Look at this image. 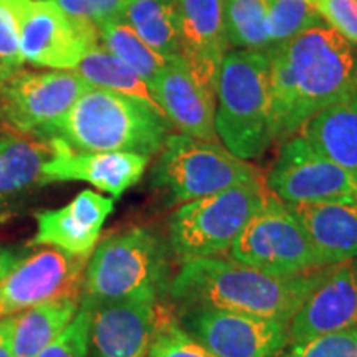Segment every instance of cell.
<instances>
[{
	"label": "cell",
	"mask_w": 357,
	"mask_h": 357,
	"mask_svg": "<svg viewBox=\"0 0 357 357\" xmlns=\"http://www.w3.org/2000/svg\"><path fill=\"white\" fill-rule=\"evenodd\" d=\"M266 55L275 141L284 142L319 111L357 95V53L326 22Z\"/></svg>",
	"instance_id": "1"
},
{
	"label": "cell",
	"mask_w": 357,
	"mask_h": 357,
	"mask_svg": "<svg viewBox=\"0 0 357 357\" xmlns=\"http://www.w3.org/2000/svg\"><path fill=\"white\" fill-rule=\"evenodd\" d=\"M328 268L294 276H275L222 257L182 261L169 296L177 307L211 306L289 323Z\"/></svg>",
	"instance_id": "2"
},
{
	"label": "cell",
	"mask_w": 357,
	"mask_h": 357,
	"mask_svg": "<svg viewBox=\"0 0 357 357\" xmlns=\"http://www.w3.org/2000/svg\"><path fill=\"white\" fill-rule=\"evenodd\" d=\"M171 129L167 118L142 101L93 86L35 136L60 139L84 153H134L151 159L160 153Z\"/></svg>",
	"instance_id": "3"
},
{
	"label": "cell",
	"mask_w": 357,
	"mask_h": 357,
	"mask_svg": "<svg viewBox=\"0 0 357 357\" xmlns=\"http://www.w3.org/2000/svg\"><path fill=\"white\" fill-rule=\"evenodd\" d=\"M171 248L147 227L109 235L86 263L82 298L93 305L141 300L164 303L171 288Z\"/></svg>",
	"instance_id": "4"
},
{
	"label": "cell",
	"mask_w": 357,
	"mask_h": 357,
	"mask_svg": "<svg viewBox=\"0 0 357 357\" xmlns=\"http://www.w3.org/2000/svg\"><path fill=\"white\" fill-rule=\"evenodd\" d=\"M215 131L236 158L258 159L275 142L266 52L234 50L223 58L217 82Z\"/></svg>",
	"instance_id": "5"
},
{
	"label": "cell",
	"mask_w": 357,
	"mask_h": 357,
	"mask_svg": "<svg viewBox=\"0 0 357 357\" xmlns=\"http://www.w3.org/2000/svg\"><path fill=\"white\" fill-rule=\"evenodd\" d=\"M270 197L266 181H257L182 204L169 218L171 253L182 263L230 252L236 236Z\"/></svg>",
	"instance_id": "6"
},
{
	"label": "cell",
	"mask_w": 357,
	"mask_h": 357,
	"mask_svg": "<svg viewBox=\"0 0 357 357\" xmlns=\"http://www.w3.org/2000/svg\"><path fill=\"white\" fill-rule=\"evenodd\" d=\"M263 181L258 169L220 142L171 134L151 171L149 184L169 204H187L247 182Z\"/></svg>",
	"instance_id": "7"
},
{
	"label": "cell",
	"mask_w": 357,
	"mask_h": 357,
	"mask_svg": "<svg viewBox=\"0 0 357 357\" xmlns=\"http://www.w3.org/2000/svg\"><path fill=\"white\" fill-rule=\"evenodd\" d=\"M230 258L275 276H294L328 266L300 220L273 194L236 236Z\"/></svg>",
	"instance_id": "8"
},
{
	"label": "cell",
	"mask_w": 357,
	"mask_h": 357,
	"mask_svg": "<svg viewBox=\"0 0 357 357\" xmlns=\"http://www.w3.org/2000/svg\"><path fill=\"white\" fill-rule=\"evenodd\" d=\"M177 323L217 357H276L289 341V323L211 306L178 307Z\"/></svg>",
	"instance_id": "9"
},
{
	"label": "cell",
	"mask_w": 357,
	"mask_h": 357,
	"mask_svg": "<svg viewBox=\"0 0 357 357\" xmlns=\"http://www.w3.org/2000/svg\"><path fill=\"white\" fill-rule=\"evenodd\" d=\"M266 187L284 204L357 200L356 178L316 151L301 134L283 142L268 172Z\"/></svg>",
	"instance_id": "10"
},
{
	"label": "cell",
	"mask_w": 357,
	"mask_h": 357,
	"mask_svg": "<svg viewBox=\"0 0 357 357\" xmlns=\"http://www.w3.org/2000/svg\"><path fill=\"white\" fill-rule=\"evenodd\" d=\"M89 88L77 71H17L0 86V123L35 134L68 113Z\"/></svg>",
	"instance_id": "11"
},
{
	"label": "cell",
	"mask_w": 357,
	"mask_h": 357,
	"mask_svg": "<svg viewBox=\"0 0 357 357\" xmlns=\"http://www.w3.org/2000/svg\"><path fill=\"white\" fill-rule=\"evenodd\" d=\"M100 43L95 25L71 19L50 0H30L20 25L24 61L53 70H77L84 55Z\"/></svg>",
	"instance_id": "12"
},
{
	"label": "cell",
	"mask_w": 357,
	"mask_h": 357,
	"mask_svg": "<svg viewBox=\"0 0 357 357\" xmlns=\"http://www.w3.org/2000/svg\"><path fill=\"white\" fill-rule=\"evenodd\" d=\"M88 260L58 248L40 250L17 263L0 284V298L10 314L60 298H82Z\"/></svg>",
	"instance_id": "13"
},
{
	"label": "cell",
	"mask_w": 357,
	"mask_h": 357,
	"mask_svg": "<svg viewBox=\"0 0 357 357\" xmlns=\"http://www.w3.org/2000/svg\"><path fill=\"white\" fill-rule=\"evenodd\" d=\"M162 305L141 300L91 303L88 357H147L166 312Z\"/></svg>",
	"instance_id": "14"
},
{
	"label": "cell",
	"mask_w": 357,
	"mask_h": 357,
	"mask_svg": "<svg viewBox=\"0 0 357 357\" xmlns=\"http://www.w3.org/2000/svg\"><path fill=\"white\" fill-rule=\"evenodd\" d=\"M181 56L192 78L215 98L218 71L229 50L223 0H176Z\"/></svg>",
	"instance_id": "15"
},
{
	"label": "cell",
	"mask_w": 357,
	"mask_h": 357,
	"mask_svg": "<svg viewBox=\"0 0 357 357\" xmlns=\"http://www.w3.org/2000/svg\"><path fill=\"white\" fill-rule=\"evenodd\" d=\"M52 155L43 164L45 182H88L119 199L144 176L149 158L134 153H84L60 139H48Z\"/></svg>",
	"instance_id": "16"
},
{
	"label": "cell",
	"mask_w": 357,
	"mask_h": 357,
	"mask_svg": "<svg viewBox=\"0 0 357 357\" xmlns=\"http://www.w3.org/2000/svg\"><path fill=\"white\" fill-rule=\"evenodd\" d=\"M357 328V258L328 268L289 321V341Z\"/></svg>",
	"instance_id": "17"
},
{
	"label": "cell",
	"mask_w": 357,
	"mask_h": 357,
	"mask_svg": "<svg viewBox=\"0 0 357 357\" xmlns=\"http://www.w3.org/2000/svg\"><path fill=\"white\" fill-rule=\"evenodd\" d=\"M114 208V199L83 190L55 211L35 213L37 231L32 245L53 247L78 257H91L100 240L102 225Z\"/></svg>",
	"instance_id": "18"
},
{
	"label": "cell",
	"mask_w": 357,
	"mask_h": 357,
	"mask_svg": "<svg viewBox=\"0 0 357 357\" xmlns=\"http://www.w3.org/2000/svg\"><path fill=\"white\" fill-rule=\"evenodd\" d=\"M164 114L185 136L220 142L215 131V98L192 78L181 56L171 58L153 84Z\"/></svg>",
	"instance_id": "19"
},
{
	"label": "cell",
	"mask_w": 357,
	"mask_h": 357,
	"mask_svg": "<svg viewBox=\"0 0 357 357\" xmlns=\"http://www.w3.org/2000/svg\"><path fill=\"white\" fill-rule=\"evenodd\" d=\"M300 220L326 265L357 258V200L356 202L287 204Z\"/></svg>",
	"instance_id": "20"
},
{
	"label": "cell",
	"mask_w": 357,
	"mask_h": 357,
	"mask_svg": "<svg viewBox=\"0 0 357 357\" xmlns=\"http://www.w3.org/2000/svg\"><path fill=\"white\" fill-rule=\"evenodd\" d=\"M50 146L22 137L0 136V218L12 215L40 187L47 185L43 164Z\"/></svg>",
	"instance_id": "21"
},
{
	"label": "cell",
	"mask_w": 357,
	"mask_h": 357,
	"mask_svg": "<svg viewBox=\"0 0 357 357\" xmlns=\"http://www.w3.org/2000/svg\"><path fill=\"white\" fill-rule=\"evenodd\" d=\"M301 136L357 181V95L312 116Z\"/></svg>",
	"instance_id": "22"
},
{
	"label": "cell",
	"mask_w": 357,
	"mask_h": 357,
	"mask_svg": "<svg viewBox=\"0 0 357 357\" xmlns=\"http://www.w3.org/2000/svg\"><path fill=\"white\" fill-rule=\"evenodd\" d=\"M79 303L82 298H60L17 314L12 331V357L42 354L75 319Z\"/></svg>",
	"instance_id": "23"
},
{
	"label": "cell",
	"mask_w": 357,
	"mask_h": 357,
	"mask_svg": "<svg viewBox=\"0 0 357 357\" xmlns=\"http://www.w3.org/2000/svg\"><path fill=\"white\" fill-rule=\"evenodd\" d=\"M119 19L126 22L159 55H181L176 0H128Z\"/></svg>",
	"instance_id": "24"
},
{
	"label": "cell",
	"mask_w": 357,
	"mask_h": 357,
	"mask_svg": "<svg viewBox=\"0 0 357 357\" xmlns=\"http://www.w3.org/2000/svg\"><path fill=\"white\" fill-rule=\"evenodd\" d=\"M75 71L83 79H86L91 86L131 96L134 100H139L149 106V108L158 111L164 118H167L158 100H155V95L149 84L132 68L123 63L119 58L111 55L100 43L89 48V52L79 61Z\"/></svg>",
	"instance_id": "25"
},
{
	"label": "cell",
	"mask_w": 357,
	"mask_h": 357,
	"mask_svg": "<svg viewBox=\"0 0 357 357\" xmlns=\"http://www.w3.org/2000/svg\"><path fill=\"white\" fill-rule=\"evenodd\" d=\"M100 45L111 55L136 71L153 89L158 75L169 63V58L159 55L142 40L126 22L113 19L105 22L100 29ZM154 93V91H153Z\"/></svg>",
	"instance_id": "26"
},
{
	"label": "cell",
	"mask_w": 357,
	"mask_h": 357,
	"mask_svg": "<svg viewBox=\"0 0 357 357\" xmlns=\"http://www.w3.org/2000/svg\"><path fill=\"white\" fill-rule=\"evenodd\" d=\"M268 7L270 0H223L230 45L242 50H270L273 45L266 29Z\"/></svg>",
	"instance_id": "27"
},
{
	"label": "cell",
	"mask_w": 357,
	"mask_h": 357,
	"mask_svg": "<svg viewBox=\"0 0 357 357\" xmlns=\"http://www.w3.org/2000/svg\"><path fill=\"white\" fill-rule=\"evenodd\" d=\"M323 22L311 0H270L266 29L271 45L289 42Z\"/></svg>",
	"instance_id": "28"
},
{
	"label": "cell",
	"mask_w": 357,
	"mask_h": 357,
	"mask_svg": "<svg viewBox=\"0 0 357 357\" xmlns=\"http://www.w3.org/2000/svg\"><path fill=\"white\" fill-rule=\"evenodd\" d=\"M30 0H0V65L13 75L24 66L20 25Z\"/></svg>",
	"instance_id": "29"
},
{
	"label": "cell",
	"mask_w": 357,
	"mask_h": 357,
	"mask_svg": "<svg viewBox=\"0 0 357 357\" xmlns=\"http://www.w3.org/2000/svg\"><path fill=\"white\" fill-rule=\"evenodd\" d=\"M276 357H357V328L288 342Z\"/></svg>",
	"instance_id": "30"
},
{
	"label": "cell",
	"mask_w": 357,
	"mask_h": 357,
	"mask_svg": "<svg viewBox=\"0 0 357 357\" xmlns=\"http://www.w3.org/2000/svg\"><path fill=\"white\" fill-rule=\"evenodd\" d=\"M147 357H217L195 339H192L177 323L176 316L164 312L158 333Z\"/></svg>",
	"instance_id": "31"
},
{
	"label": "cell",
	"mask_w": 357,
	"mask_h": 357,
	"mask_svg": "<svg viewBox=\"0 0 357 357\" xmlns=\"http://www.w3.org/2000/svg\"><path fill=\"white\" fill-rule=\"evenodd\" d=\"M89 324H91V303L82 298L79 310L68 328L37 357H88Z\"/></svg>",
	"instance_id": "32"
},
{
	"label": "cell",
	"mask_w": 357,
	"mask_h": 357,
	"mask_svg": "<svg viewBox=\"0 0 357 357\" xmlns=\"http://www.w3.org/2000/svg\"><path fill=\"white\" fill-rule=\"evenodd\" d=\"M61 12L79 22L95 25L119 19L128 0H50Z\"/></svg>",
	"instance_id": "33"
},
{
	"label": "cell",
	"mask_w": 357,
	"mask_h": 357,
	"mask_svg": "<svg viewBox=\"0 0 357 357\" xmlns=\"http://www.w3.org/2000/svg\"><path fill=\"white\" fill-rule=\"evenodd\" d=\"M312 6L347 42L357 45V0H312Z\"/></svg>",
	"instance_id": "34"
},
{
	"label": "cell",
	"mask_w": 357,
	"mask_h": 357,
	"mask_svg": "<svg viewBox=\"0 0 357 357\" xmlns=\"http://www.w3.org/2000/svg\"><path fill=\"white\" fill-rule=\"evenodd\" d=\"M15 316H6L0 319V357H12V331Z\"/></svg>",
	"instance_id": "35"
},
{
	"label": "cell",
	"mask_w": 357,
	"mask_h": 357,
	"mask_svg": "<svg viewBox=\"0 0 357 357\" xmlns=\"http://www.w3.org/2000/svg\"><path fill=\"white\" fill-rule=\"evenodd\" d=\"M22 260L20 255L10 252V250L0 248V284L3 283V280L10 275V271L17 266V263Z\"/></svg>",
	"instance_id": "36"
},
{
	"label": "cell",
	"mask_w": 357,
	"mask_h": 357,
	"mask_svg": "<svg viewBox=\"0 0 357 357\" xmlns=\"http://www.w3.org/2000/svg\"><path fill=\"white\" fill-rule=\"evenodd\" d=\"M8 314H10V311H8L6 301H3L2 298H0V319H3V318H6V316H8Z\"/></svg>",
	"instance_id": "37"
},
{
	"label": "cell",
	"mask_w": 357,
	"mask_h": 357,
	"mask_svg": "<svg viewBox=\"0 0 357 357\" xmlns=\"http://www.w3.org/2000/svg\"><path fill=\"white\" fill-rule=\"evenodd\" d=\"M10 77H12V75L8 73V71H7L6 68H3L2 65H0V86H2V84L6 83V79H8Z\"/></svg>",
	"instance_id": "38"
},
{
	"label": "cell",
	"mask_w": 357,
	"mask_h": 357,
	"mask_svg": "<svg viewBox=\"0 0 357 357\" xmlns=\"http://www.w3.org/2000/svg\"><path fill=\"white\" fill-rule=\"evenodd\" d=\"M311 2H312V0H311Z\"/></svg>",
	"instance_id": "39"
}]
</instances>
